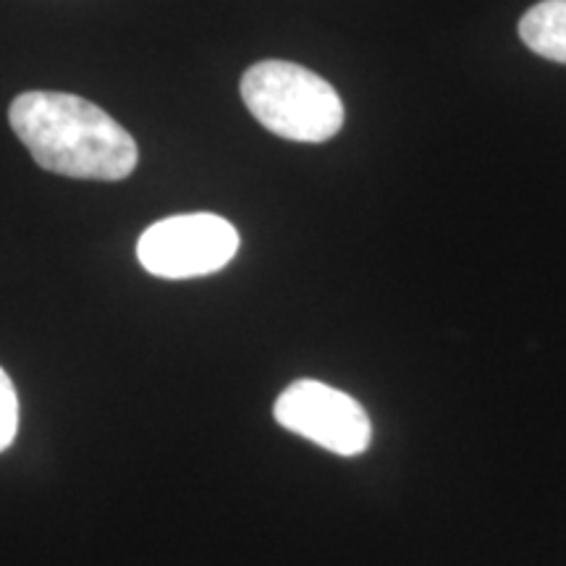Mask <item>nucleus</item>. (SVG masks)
Masks as SVG:
<instances>
[{
    "instance_id": "nucleus-1",
    "label": "nucleus",
    "mask_w": 566,
    "mask_h": 566,
    "mask_svg": "<svg viewBox=\"0 0 566 566\" xmlns=\"http://www.w3.org/2000/svg\"><path fill=\"white\" fill-rule=\"evenodd\" d=\"M11 129L45 171L69 179L122 181L137 168L132 134L95 103L66 92H24L11 103Z\"/></svg>"
},
{
    "instance_id": "nucleus-2",
    "label": "nucleus",
    "mask_w": 566,
    "mask_h": 566,
    "mask_svg": "<svg viewBox=\"0 0 566 566\" xmlns=\"http://www.w3.org/2000/svg\"><path fill=\"white\" fill-rule=\"evenodd\" d=\"M242 101L268 132L283 139L325 142L344 126L338 92L300 63H254L242 76Z\"/></svg>"
},
{
    "instance_id": "nucleus-3",
    "label": "nucleus",
    "mask_w": 566,
    "mask_h": 566,
    "mask_svg": "<svg viewBox=\"0 0 566 566\" xmlns=\"http://www.w3.org/2000/svg\"><path fill=\"white\" fill-rule=\"evenodd\" d=\"M239 250V231L221 216L189 212L163 218L139 237L137 258L158 279H197L218 273Z\"/></svg>"
},
{
    "instance_id": "nucleus-4",
    "label": "nucleus",
    "mask_w": 566,
    "mask_h": 566,
    "mask_svg": "<svg viewBox=\"0 0 566 566\" xmlns=\"http://www.w3.org/2000/svg\"><path fill=\"white\" fill-rule=\"evenodd\" d=\"M275 422L338 457H359L373 441L370 417L349 394L321 384L296 380L273 407Z\"/></svg>"
},
{
    "instance_id": "nucleus-5",
    "label": "nucleus",
    "mask_w": 566,
    "mask_h": 566,
    "mask_svg": "<svg viewBox=\"0 0 566 566\" xmlns=\"http://www.w3.org/2000/svg\"><path fill=\"white\" fill-rule=\"evenodd\" d=\"M520 38L541 59L566 63V0H543L520 19Z\"/></svg>"
},
{
    "instance_id": "nucleus-6",
    "label": "nucleus",
    "mask_w": 566,
    "mask_h": 566,
    "mask_svg": "<svg viewBox=\"0 0 566 566\" xmlns=\"http://www.w3.org/2000/svg\"><path fill=\"white\" fill-rule=\"evenodd\" d=\"M19 430V396L11 378L0 367V451H6L13 443Z\"/></svg>"
}]
</instances>
